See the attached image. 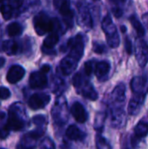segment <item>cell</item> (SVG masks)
<instances>
[{"instance_id": "6da1fadb", "label": "cell", "mask_w": 148, "mask_h": 149, "mask_svg": "<svg viewBox=\"0 0 148 149\" xmlns=\"http://www.w3.org/2000/svg\"><path fill=\"white\" fill-rule=\"evenodd\" d=\"M34 28L38 36H43L48 32L56 31V27L59 29L58 20L51 18L46 13L40 12L34 17Z\"/></svg>"}, {"instance_id": "7a4b0ae2", "label": "cell", "mask_w": 148, "mask_h": 149, "mask_svg": "<svg viewBox=\"0 0 148 149\" xmlns=\"http://www.w3.org/2000/svg\"><path fill=\"white\" fill-rule=\"evenodd\" d=\"M102 29L106 36V40L110 47L116 48L120 45V38L115 24H113L110 15H106L102 21Z\"/></svg>"}, {"instance_id": "3957f363", "label": "cell", "mask_w": 148, "mask_h": 149, "mask_svg": "<svg viewBox=\"0 0 148 149\" xmlns=\"http://www.w3.org/2000/svg\"><path fill=\"white\" fill-rule=\"evenodd\" d=\"M72 82L73 86L79 90L77 92H79L85 98L92 100H96L98 99V93L93 86L88 81L85 80L80 73H77L74 75Z\"/></svg>"}, {"instance_id": "277c9868", "label": "cell", "mask_w": 148, "mask_h": 149, "mask_svg": "<svg viewBox=\"0 0 148 149\" xmlns=\"http://www.w3.org/2000/svg\"><path fill=\"white\" fill-rule=\"evenodd\" d=\"M148 134V122L142 120L134 127L133 134L131 137V144L133 148H138L142 139Z\"/></svg>"}, {"instance_id": "5b68a950", "label": "cell", "mask_w": 148, "mask_h": 149, "mask_svg": "<svg viewBox=\"0 0 148 149\" xmlns=\"http://www.w3.org/2000/svg\"><path fill=\"white\" fill-rule=\"evenodd\" d=\"M136 60L140 67H145L148 63V44L141 38H139L135 45Z\"/></svg>"}, {"instance_id": "8992f818", "label": "cell", "mask_w": 148, "mask_h": 149, "mask_svg": "<svg viewBox=\"0 0 148 149\" xmlns=\"http://www.w3.org/2000/svg\"><path fill=\"white\" fill-rule=\"evenodd\" d=\"M112 107H124L126 101V86L119 84L111 94Z\"/></svg>"}, {"instance_id": "52a82bcc", "label": "cell", "mask_w": 148, "mask_h": 149, "mask_svg": "<svg viewBox=\"0 0 148 149\" xmlns=\"http://www.w3.org/2000/svg\"><path fill=\"white\" fill-rule=\"evenodd\" d=\"M131 89L133 94H144L148 91V77L136 76L131 80Z\"/></svg>"}, {"instance_id": "ba28073f", "label": "cell", "mask_w": 148, "mask_h": 149, "mask_svg": "<svg viewBox=\"0 0 148 149\" xmlns=\"http://www.w3.org/2000/svg\"><path fill=\"white\" fill-rule=\"evenodd\" d=\"M51 100L49 95L44 93H36L31 96L28 104L29 107L33 110H38L44 108Z\"/></svg>"}, {"instance_id": "9c48e42d", "label": "cell", "mask_w": 148, "mask_h": 149, "mask_svg": "<svg viewBox=\"0 0 148 149\" xmlns=\"http://www.w3.org/2000/svg\"><path fill=\"white\" fill-rule=\"evenodd\" d=\"M146 95L144 94H133V98L131 99L128 104V113L130 115L135 116L140 113L143 104L145 102Z\"/></svg>"}, {"instance_id": "30bf717a", "label": "cell", "mask_w": 148, "mask_h": 149, "mask_svg": "<svg viewBox=\"0 0 148 149\" xmlns=\"http://www.w3.org/2000/svg\"><path fill=\"white\" fill-rule=\"evenodd\" d=\"M111 122L113 127L120 128L126 122L124 108H111Z\"/></svg>"}, {"instance_id": "8fae6325", "label": "cell", "mask_w": 148, "mask_h": 149, "mask_svg": "<svg viewBox=\"0 0 148 149\" xmlns=\"http://www.w3.org/2000/svg\"><path fill=\"white\" fill-rule=\"evenodd\" d=\"M12 108H14V110H12L11 108L10 109L9 112V119H8V122H7V126L9 127L10 130H14V131H18L20 129H22L24 127V121L21 120L20 116L17 114V109L13 104Z\"/></svg>"}, {"instance_id": "7c38bea8", "label": "cell", "mask_w": 148, "mask_h": 149, "mask_svg": "<svg viewBox=\"0 0 148 149\" xmlns=\"http://www.w3.org/2000/svg\"><path fill=\"white\" fill-rule=\"evenodd\" d=\"M59 40L58 33L56 31L50 32V34L44 38V45L42 46V52L46 54H55L56 52L53 49V46L58 44Z\"/></svg>"}, {"instance_id": "4fadbf2b", "label": "cell", "mask_w": 148, "mask_h": 149, "mask_svg": "<svg viewBox=\"0 0 148 149\" xmlns=\"http://www.w3.org/2000/svg\"><path fill=\"white\" fill-rule=\"evenodd\" d=\"M30 86L34 89H41L47 86V78L41 72H34L30 76Z\"/></svg>"}, {"instance_id": "5bb4252c", "label": "cell", "mask_w": 148, "mask_h": 149, "mask_svg": "<svg viewBox=\"0 0 148 149\" xmlns=\"http://www.w3.org/2000/svg\"><path fill=\"white\" fill-rule=\"evenodd\" d=\"M25 74L24 69L20 65H12L7 73V81L10 84H16L20 81Z\"/></svg>"}, {"instance_id": "9a60e30c", "label": "cell", "mask_w": 148, "mask_h": 149, "mask_svg": "<svg viewBox=\"0 0 148 149\" xmlns=\"http://www.w3.org/2000/svg\"><path fill=\"white\" fill-rule=\"evenodd\" d=\"M71 113L79 123H85L88 119V114L85 109L79 102H75L72 106Z\"/></svg>"}, {"instance_id": "2e32d148", "label": "cell", "mask_w": 148, "mask_h": 149, "mask_svg": "<svg viewBox=\"0 0 148 149\" xmlns=\"http://www.w3.org/2000/svg\"><path fill=\"white\" fill-rule=\"evenodd\" d=\"M78 60H76L75 58H72L71 56H66L60 64V68L62 72L65 75H69L71 74L77 67L78 65Z\"/></svg>"}, {"instance_id": "e0dca14e", "label": "cell", "mask_w": 148, "mask_h": 149, "mask_svg": "<svg viewBox=\"0 0 148 149\" xmlns=\"http://www.w3.org/2000/svg\"><path fill=\"white\" fill-rule=\"evenodd\" d=\"M54 3L58 5L56 8L58 9L60 14L65 18V21L66 22H70V20L72 21V18L73 17V11L72 10V9L70 7L69 2H67V1L54 2Z\"/></svg>"}, {"instance_id": "ac0fdd59", "label": "cell", "mask_w": 148, "mask_h": 149, "mask_svg": "<svg viewBox=\"0 0 148 149\" xmlns=\"http://www.w3.org/2000/svg\"><path fill=\"white\" fill-rule=\"evenodd\" d=\"M110 63L107 61H100L95 65V74L99 79H103L107 76L110 72Z\"/></svg>"}, {"instance_id": "d6986e66", "label": "cell", "mask_w": 148, "mask_h": 149, "mask_svg": "<svg viewBox=\"0 0 148 149\" xmlns=\"http://www.w3.org/2000/svg\"><path fill=\"white\" fill-rule=\"evenodd\" d=\"M3 52L8 55L17 54L19 51V45L13 40H5L2 45Z\"/></svg>"}, {"instance_id": "ffe728a7", "label": "cell", "mask_w": 148, "mask_h": 149, "mask_svg": "<svg viewBox=\"0 0 148 149\" xmlns=\"http://www.w3.org/2000/svg\"><path fill=\"white\" fill-rule=\"evenodd\" d=\"M66 136L72 140V141H78L80 140L83 137V134L80 131V129L75 126V125H72L70 126L67 129H66V133H65Z\"/></svg>"}, {"instance_id": "44dd1931", "label": "cell", "mask_w": 148, "mask_h": 149, "mask_svg": "<svg viewBox=\"0 0 148 149\" xmlns=\"http://www.w3.org/2000/svg\"><path fill=\"white\" fill-rule=\"evenodd\" d=\"M130 23L132 24L133 27L134 28V30L136 31L137 34L139 35V37H142L145 35V28L142 25L141 22L138 19V17L135 15H132L129 17Z\"/></svg>"}, {"instance_id": "7402d4cb", "label": "cell", "mask_w": 148, "mask_h": 149, "mask_svg": "<svg viewBox=\"0 0 148 149\" xmlns=\"http://www.w3.org/2000/svg\"><path fill=\"white\" fill-rule=\"evenodd\" d=\"M7 32L10 37L18 36L22 32V26L17 22L10 23L7 26Z\"/></svg>"}, {"instance_id": "603a6c76", "label": "cell", "mask_w": 148, "mask_h": 149, "mask_svg": "<svg viewBox=\"0 0 148 149\" xmlns=\"http://www.w3.org/2000/svg\"><path fill=\"white\" fill-rule=\"evenodd\" d=\"M80 15H81V18H82V22L85 24V25L88 26V27H92V20L91 17V14L88 10V9L86 7H83L81 11H80Z\"/></svg>"}, {"instance_id": "cb8c5ba5", "label": "cell", "mask_w": 148, "mask_h": 149, "mask_svg": "<svg viewBox=\"0 0 148 149\" xmlns=\"http://www.w3.org/2000/svg\"><path fill=\"white\" fill-rule=\"evenodd\" d=\"M106 118V114L105 113H99L96 115L95 122H94V128L98 131H101L104 127V123Z\"/></svg>"}, {"instance_id": "d4e9b609", "label": "cell", "mask_w": 148, "mask_h": 149, "mask_svg": "<svg viewBox=\"0 0 148 149\" xmlns=\"http://www.w3.org/2000/svg\"><path fill=\"white\" fill-rule=\"evenodd\" d=\"M96 145L98 149H112L109 142L100 135H98L96 137Z\"/></svg>"}, {"instance_id": "484cf974", "label": "cell", "mask_w": 148, "mask_h": 149, "mask_svg": "<svg viewBox=\"0 0 148 149\" xmlns=\"http://www.w3.org/2000/svg\"><path fill=\"white\" fill-rule=\"evenodd\" d=\"M0 10H1L4 19L8 20V19H10L11 17V16H12V9H11V7L10 5H8V4L6 5L4 3V2H3V5L1 6Z\"/></svg>"}, {"instance_id": "4316f807", "label": "cell", "mask_w": 148, "mask_h": 149, "mask_svg": "<svg viewBox=\"0 0 148 149\" xmlns=\"http://www.w3.org/2000/svg\"><path fill=\"white\" fill-rule=\"evenodd\" d=\"M106 48L103 44H99V43H97V42H95L93 44V51L96 53H99V54L104 53L106 52Z\"/></svg>"}, {"instance_id": "83f0119b", "label": "cell", "mask_w": 148, "mask_h": 149, "mask_svg": "<svg viewBox=\"0 0 148 149\" xmlns=\"http://www.w3.org/2000/svg\"><path fill=\"white\" fill-rule=\"evenodd\" d=\"M10 96V92L8 88L0 86V99L2 100H6Z\"/></svg>"}, {"instance_id": "f1b7e54d", "label": "cell", "mask_w": 148, "mask_h": 149, "mask_svg": "<svg viewBox=\"0 0 148 149\" xmlns=\"http://www.w3.org/2000/svg\"><path fill=\"white\" fill-rule=\"evenodd\" d=\"M33 122L38 126H42L43 124L46 123L45 116H44V115H37V116H35L33 118Z\"/></svg>"}, {"instance_id": "f546056e", "label": "cell", "mask_w": 148, "mask_h": 149, "mask_svg": "<svg viewBox=\"0 0 148 149\" xmlns=\"http://www.w3.org/2000/svg\"><path fill=\"white\" fill-rule=\"evenodd\" d=\"M84 69H85V73L87 76H90V75L92 73V71H93L92 63L91 61H87V62L85 64Z\"/></svg>"}, {"instance_id": "4dcf8cb0", "label": "cell", "mask_w": 148, "mask_h": 149, "mask_svg": "<svg viewBox=\"0 0 148 149\" xmlns=\"http://www.w3.org/2000/svg\"><path fill=\"white\" fill-rule=\"evenodd\" d=\"M9 134H10V129H9L8 126L5 125L3 127H2L0 129V139H2V140L6 139L8 137Z\"/></svg>"}, {"instance_id": "1f68e13d", "label": "cell", "mask_w": 148, "mask_h": 149, "mask_svg": "<svg viewBox=\"0 0 148 149\" xmlns=\"http://www.w3.org/2000/svg\"><path fill=\"white\" fill-rule=\"evenodd\" d=\"M125 49L126 51V52L131 55L133 53V45H132V42L128 38H126L125 39Z\"/></svg>"}, {"instance_id": "d6a6232c", "label": "cell", "mask_w": 148, "mask_h": 149, "mask_svg": "<svg viewBox=\"0 0 148 149\" xmlns=\"http://www.w3.org/2000/svg\"><path fill=\"white\" fill-rule=\"evenodd\" d=\"M113 12L114 14V16L116 17H120L123 15V10L121 8H120L119 6H115L113 8Z\"/></svg>"}, {"instance_id": "836d02e7", "label": "cell", "mask_w": 148, "mask_h": 149, "mask_svg": "<svg viewBox=\"0 0 148 149\" xmlns=\"http://www.w3.org/2000/svg\"><path fill=\"white\" fill-rule=\"evenodd\" d=\"M22 3H23L22 1H17V0H13V1H10L9 2V5L11 7V9H13V8H18Z\"/></svg>"}, {"instance_id": "e575fe53", "label": "cell", "mask_w": 148, "mask_h": 149, "mask_svg": "<svg viewBox=\"0 0 148 149\" xmlns=\"http://www.w3.org/2000/svg\"><path fill=\"white\" fill-rule=\"evenodd\" d=\"M50 70H51V66L48 65H43V66L41 67L40 72H41L42 73L45 74V73H47L48 72H50Z\"/></svg>"}, {"instance_id": "d590c367", "label": "cell", "mask_w": 148, "mask_h": 149, "mask_svg": "<svg viewBox=\"0 0 148 149\" xmlns=\"http://www.w3.org/2000/svg\"><path fill=\"white\" fill-rule=\"evenodd\" d=\"M142 19H143V21H144V24H145L146 27L148 29V13H146V14L143 15Z\"/></svg>"}, {"instance_id": "8d00e7d4", "label": "cell", "mask_w": 148, "mask_h": 149, "mask_svg": "<svg viewBox=\"0 0 148 149\" xmlns=\"http://www.w3.org/2000/svg\"><path fill=\"white\" fill-rule=\"evenodd\" d=\"M4 62H5V59L3 58H1L0 57V67H2L4 65Z\"/></svg>"}, {"instance_id": "74e56055", "label": "cell", "mask_w": 148, "mask_h": 149, "mask_svg": "<svg viewBox=\"0 0 148 149\" xmlns=\"http://www.w3.org/2000/svg\"><path fill=\"white\" fill-rule=\"evenodd\" d=\"M126 31V26L122 25V26H121V31H122V32H123V31L125 32Z\"/></svg>"}, {"instance_id": "f35d334b", "label": "cell", "mask_w": 148, "mask_h": 149, "mask_svg": "<svg viewBox=\"0 0 148 149\" xmlns=\"http://www.w3.org/2000/svg\"><path fill=\"white\" fill-rule=\"evenodd\" d=\"M4 116H5V113H4L3 112H1V113H0V118L2 119V118H3Z\"/></svg>"}, {"instance_id": "ab89813d", "label": "cell", "mask_w": 148, "mask_h": 149, "mask_svg": "<svg viewBox=\"0 0 148 149\" xmlns=\"http://www.w3.org/2000/svg\"><path fill=\"white\" fill-rule=\"evenodd\" d=\"M45 149H54V148H53L51 147V148H45Z\"/></svg>"}, {"instance_id": "60d3db41", "label": "cell", "mask_w": 148, "mask_h": 149, "mask_svg": "<svg viewBox=\"0 0 148 149\" xmlns=\"http://www.w3.org/2000/svg\"><path fill=\"white\" fill-rule=\"evenodd\" d=\"M0 149H4V148H0Z\"/></svg>"}]
</instances>
